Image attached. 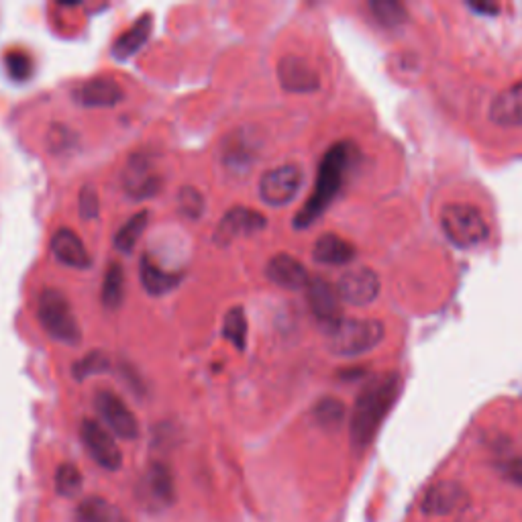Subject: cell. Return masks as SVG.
I'll return each instance as SVG.
<instances>
[{
  "label": "cell",
  "instance_id": "3",
  "mask_svg": "<svg viewBox=\"0 0 522 522\" xmlns=\"http://www.w3.org/2000/svg\"><path fill=\"white\" fill-rule=\"evenodd\" d=\"M445 237L459 249H476L490 237V227L480 208L467 202H447L439 213Z\"/></svg>",
  "mask_w": 522,
  "mask_h": 522
},
{
  "label": "cell",
  "instance_id": "27",
  "mask_svg": "<svg viewBox=\"0 0 522 522\" xmlns=\"http://www.w3.org/2000/svg\"><path fill=\"white\" fill-rule=\"evenodd\" d=\"M370 11L374 19L388 29L400 27L408 21V11L398 0H372Z\"/></svg>",
  "mask_w": 522,
  "mask_h": 522
},
{
  "label": "cell",
  "instance_id": "13",
  "mask_svg": "<svg viewBox=\"0 0 522 522\" xmlns=\"http://www.w3.org/2000/svg\"><path fill=\"white\" fill-rule=\"evenodd\" d=\"M278 80L286 92L310 94L321 88V76L317 68L300 56H284L278 64Z\"/></svg>",
  "mask_w": 522,
  "mask_h": 522
},
{
  "label": "cell",
  "instance_id": "2",
  "mask_svg": "<svg viewBox=\"0 0 522 522\" xmlns=\"http://www.w3.org/2000/svg\"><path fill=\"white\" fill-rule=\"evenodd\" d=\"M353 164V145L339 141L329 147L323 155L317 172V182L312 188L308 200L302 204L300 211L294 217V229L304 231L315 225L333 204L337 194L343 188L345 176Z\"/></svg>",
  "mask_w": 522,
  "mask_h": 522
},
{
  "label": "cell",
  "instance_id": "9",
  "mask_svg": "<svg viewBox=\"0 0 522 522\" xmlns=\"http://www.w3.org/2000/svg\"><path fill=\"white\" fill-rule=\"evenodd\" d=\"M80 439L96 465H100L102 469H109V472H117V469H121L123 453L117 441L113 439V435L102 425L84 419L80 425Z\"/></svg>",
  "mask_w": 522,
  "mask_h": 522
},
{
  "label": "cell",
  "instance_id": "34",
  "mask_svg": "<svg viewBox=\"0 0 522 522\" xmlns=\"http://www.w3.org/2000/svg\"><path fill=\"white\" fill-rule=\"evenodd\" d=\"M502 476H504L510 484L522 488V455L512 457V459H506V461L502 463Z\"/></svg>",
  "mask_w": 522,
  "mask_h": 522
},
{
  "label": "cell",
  "instance_id": "17",
  "mask_svg": "<svg viewBox=\"0 0 522 522\" xmlns=\"http://www.w3.org/2000/svg\"><path fill=\"white\" fill-rule=\"evenodd\" d=\"M266 276L272 284L286 290H302L308 286L310 276L300 259L290 253H276L266 266Z\"/></svg>",
  "mask_w": 522,
  "mask_h": 522
},
{
  "label": "cell",
  "instance_id": "10",
  "mask_svg": "<svg viewBox=\"0 0 522 522\" xmlns=\"http://www.w3.org/2000/svg\"><path fill=\"white\" fill-rule=\"evenodd\" d=\"M382 290L380 276L372 268H351L347 270L339 282H337V292L341 302L349 306H368L372 304Z\"/></svg>",
  "mask_w": 522,
  "mask_h": 522
},
{
  "label": "cell",
  "instance_id": "25",
  "mask_svg": "<svg viewBox=\"0 0 522 522\" xmlns=\"http://www.w3.org/2000/svg\"><path fill=\"white\" fill-rule=\"evenodd\" d=\"M147 486H149V494L155 502H162L164 506H168L174 500V482H172V474L168 472V467L162 463H153L149 469L147 476Z\"/></svg>",
  "mask_w": 522,
  "mask_h": 522
},
{
  "label": "cell",
  "instance_id": "33",
  "mask_svg": "<svg viewBox=\"0 0 522 522\" xmlns=\"http://www.w3.org/2000/svg\"><path fill=\"white\" fill-rule=\"evenodd\" d=\"M78 208H80V217L84 221H92L98 217L100 211V202H98V194L92 186H84L80 190V198H78Z\"/></svg>",
  "mask_w": 522,
  "mask_h": 522
},
{
  "label": "cell",
  "instance_id": "11",
  "mask_svg": "<svg viewBox=\"0 0 522 522\" xmlns=\"http://www.w3.org/2000/svg\"><path fill=\"white\" fill-rule=\"evenodd\" d=\"M266 227H268L266 215H261L247 206H235V208H231V211H227V215L219 221L213 239L217 245L225 247V245H231L239 237L255 235L259 231H264Z\"/></svg>",
  "mask_w": 522,
  "mask_h": 522
},
{
  "label": "cell",
  "instance_id": "28",
  "mask_svg": "<svg viewBox=\"0 0 522 522\" xmlns=\"http://www.w3.org/2000/svg\"><path fill=\"white\" fill-rule=\"evenodd\" d=\"M315 421L325 429H339L345 419V404L339 398L327 396L315 406Z\"/></svg>",
  "mask_w": 522,
  "mask_h": 522
},
{
  "label": "cell",
  "instance_id": "29",
  "mask_svg": "<svg viewBox=\"0 0 522 522\" xmlns=\"http://www.w3.org/2000/svg\"><path fill=\"white\" fill-rule=\"evenodd\" d=\"M107 368H109V357H107V353H102V351H90L88 355H84L82 359H78V361L74 363L72 374H74L76 380L82 382V380H86V378H90V376L107 372Z\"/></svg>",
  "mask_w": 522,
  "mask_h": 522
},
{
  "label": "cell",
  "instance_id": "15",
  "mask_svg": "<svg viewBox=\"0 0 522 522\" xmlns=\"http://www.w3.org/2000/svg\"><path fill=\"white\" fill-rule=\"evenodd\" d=\"M469 504L467 490L453 480L433 484L423 498V512L429 516H449Z\"/></svg>",
  "mask_w": 522,
  "mask_h": 522
},
{
  "label": "cell",
  "instance_id": "30",
  "mask_svg": "<svg viewBox=\"0 0 522 522\" xmlns=\"http://www.w3.org/2000/svg\"><path fill=\"white\" fill-rule=\"evenodd\" d=\"M206 208L204 196L198 188L194 186H182L178 192V211L186 217V219H200Z\"/></svg>",
  "mask_w": 522,
  "mask_h": 522
},
{
  "label": "cell",
  "instance_id": "12",
  "mask_svg": "<svg viewBox=\"0 0 522 522\" xmlns=\"http://www.w3.org/2000/svg\"><path fill=\"white\" fill-rule=\"evenodd\" d=\"M306 300L312 310V315L317 317V321L329 329H333L341 319V298L337 292V286H333L329 280L315 276L310 278L306 286Z\"/></svg>",
  "mask_w": 522,
  "mask_h": 522
},
{
  "label": "cell",
  "instance_id": "26",
  "mask_svg": "<svg viewBox=\"0 0 522 522\" xmlns=\"http://www.w3.org/2000/svg\"><path fill=\"white\" fill-rule=\"evenodd\" d=\"M223 337L235 347V349H245L247 345V317L243 306H233L227 310V315L223 319Z\"/></svg>",
  "mask_w": 522,
  "mask_h": 522
},
{
  "label": "cell",
  "instance_id": "32",
  "mask_svg": "<svg viewBox=\"0 0 522 522\" xmlns=\"http://www.w3.org/2000/svg\"><path fill=\"white\" fill-rule=\"evenodd\" d=\"M7 74L17 82H27L33 76V60L27 51L13 49L5 56Z\"/></svg>",
  "mask_w": 522,
  "mask_h": 522
},
{
  "label": "cell",
  "instance_id": "24",
  "mask_svg": "<svg viewBox=\"0 0 522 522\" xmlns=\"http://www.w3.org/2000/svg\"><path fill=\"white\" fill-rule=\"evenodd\" d=\"M147 223H149V215L147 211H139L135 213L131 219H127L121 229L117 231L115 235V247L117 251L121 253H133L139 237L145 233L147 229Z\"/></svg>",
  "mask_w": 522,
  "mask_h": 522
},
{
  "label": "cell",
  "instance_id": "6",
  "mask_svg": "<svg viewBox=\"0 0 522 522\" xmlns=\"http://www.w3.org/2000/svg\"><path fill=\"white\" fill-rule=\"evenodd\" d=\"M304 182V172L296 164H282L268 170L259 178V198L268 206L282 208L288 206L300 192Z\"/></svg>",
  "mask_w": 522,
  "mask_h": 522
},
{
  "label": "cell",
  "instance_id": "4",
  "mask_svg": "<svg viewBox=\"0 0 522 522\" xmlns=\"http://www.w3.org/2000/svg\"><path fill=\"white\" fill-rule=\"evenodd\" d=\"M386 337V327L378 319H341L327 331V347L337 357H359L374 351Z\"/></svg>",
  "mask_w": 522,
  "mask_h": 522
},
{
  "label": "cell",
  "instance_id": "22",
  "mask_svg": "<svg viewBox=\"0 0 522 522\" xmlns=\"http://www.w3.org/2000/svg\"><path fill=\"white\" fill-rule=\"evenodd\" d=\"M78 520L80 522H129V518L119 506L100 496H90L80 502Z\"/></svg>",
  "mask_w": 522,
  "mask_h": 522
},
{
  "label": "cell",
  "instance_id": "8",
  "mask_svg": "<svg viewBox=\"0 0 522 522\" xmlns=\"http://www.w3.org/2000/svg\"><path fill=\"white\" fill-rule=\"evenodd\" d=\"M94 408L102 423L107 425L117 437L125 441H135L139 437L137 416L115 392L98 390L94 396Z\"/></svg>",
  "mask_w": 522,
  "mask_h": 522
},
{
  "label": "cell",
  "instance_id": "18",
  "mask_svg": "<svg viewBox=\"0 0 522 522\" xmlns=\"http://www.w3.org/2000/svg\"><path fill=\"white\" fill-rule=\"evenodd\" d=\"M490 121L504 129L522 127V78L496 94L490 104Z\"/></svg>",
  "mask_w": 522,
  "mask_h": 522
},
{
  "label": "cell",
  "instance_id": "5",
  "mask_svg": "<svg viewBox=\"0 0 522 522\" xmlns=\"http://www.w3.org/2000/svg\"><path fill=\"white\" fill-rule=\"evenodd\" d=\"M37 319L43 331L64 345H78L82 329L68 296L56 288H45L37 300Z\"/></svg>",
  "mask_w": 522,
  "mask_h": 522
},
{
  "label": "cell",
  "instance_id": "31",
  "mask_svg": "<svg viewBox=\"0 0 522 522\" xmlns=\"http://www.w3.org/2000/svg\"><path fill=\"white\" fill-rule=\"evenodd\" d=\"M82 488V474L74 463H62L56 472V490L64 498H74Z\"/></svg>",
  "mask_w": 522,
  "mask_h": 522
},
{
  "label": "cell",
  "instance_id": "21",
  "mask_svg": "<svg viewBox=\"0 0 522 522\" xmlns=\"http://www.w3.org/2000/svg\"><path fill=\"white\" fill-rule=\"evenodd\" d=\"M141 282H143V288L151 294V296H164L168 294L172 288L178 286V282L182 280L180 274H174V272H168L164 270L162 266L155 264L153 259H149L147 255L141 259Z\"/></svg>",
  "mask_w": 522,
  "mask_h": 522
},
{
  "label": "cell",
  "instance_id": "19",
  "mask_svg": "<svg viewBox=\"0 0 522 522\" xmlns=\"http://www.w3.org/2000/svg\"><path fill=\"white\" fill-rule=\"evenodd\" d=\"M355 257H357L355 245L335 233L321 235L315 241V245H312V259L321 266H347Z\"/></svg>",
  "mask_w": 522,
  "mask_h": 522
},
{
  "label": "cell",
  "instance_id": "7",
  "mask_svg": "<svg viewBox=\"0 0 522 522\" xmlns=\"http://www.w3.org/2000/svg\"><path fill=\"white\" fill-rule=\"evenodd\" d=\"M121 184L131 200H147L155 194H160L164 180L158 172V166H155L149 155L135 153L123 170Z\"/></svg>",
  "mask_w": 522,
  "mask_h": 522
},
{
  "label": "cell",
  "instance_id": "1",
  "mask_svg": "<svg viewBox=\"0 0 522 522\" xmlns=\"http://www.w3.org/2000/svg\"><path fill=\"white\" fill-rule=\"evenodd\" d=\"M404 382L396 372H382L372 376L355 398L351 419H349V439L355 451H363L372 445L390 410L402 394Z\"/></svg>",
  "mask_w": 522,
  "mask_h": 522
},
{
  "label": "cell",
  "instance_id": "16",
  "mask_svg": "<svg viewBox=\"0 0 522 522\" xmlns=\"http://www.w3.org/2000/svg\"><path fill=\"white\" fill-rule=\"evenodd\" d=\"M51 253L60 261L62 266L74 268V270H88L92 266V257L80 239L78 233H74L68 227H62L54 233L49 243Z\"/></svg>",
  "mask_w": 522,
  "mask_h": 522
},
{
  "label": "cell",
  "instance_id": "35",
  "mask_svg": "<svg viewBox=\"0 0 522 522\" xmlns=\"http://www.w3.org/2000/svg\"><path fill=\"white\" fill-rule=\"evenodd\" d=\"M469 7L482 15H496L500 11V7L496 3H490V0H474V3H469Z\"/></svg>",
  "mask_w": 522,
  "mask_h": 522
},
{
  "label": "cell",
  "instance_id": "23",
  "mask_svg": "<svg viewBox=\"0 0 522 522\" xmlns=\"http://www.w3.org/2000/svg\"><path fill=\"white\" fill-rule=\"evenodd\" d=\"M100 298H102V306L111 312L121 308V304L125 300V270L119 261H111V264L107 266V272H104V280H102Z\"/></svg>",
  "mask_w": 522,
  "mask_h": 522
},
{
  "label": "cell",
  "instance_id": "14",
  "mask_svg": "<svg viewBox=\"0 0 522 522\" xmlns=\"http://www.w3.org/2000/svg\"><path fill=\"white\" fill-rule=\"evenodd\" d=\"M125 92L115 78L96 76L74 90V100L86 109H111L123 102Z\"/></svg>",
  "mask_w": 522,
  "mask_h": 522
},
{
  "label": "cell",
  "instance_id": "20",
  "mask_svg": "<svg viewBox=\"0 0 522 522\" xmlns=\"http://www.w3.org/2000/svg\"><path fill=\"white\" fill-rule=\"evenodd\" d=\"M153 29V17L151 15H143L139 17L123 35H119V39L113 43V56L119 62H125L129 58H133L137 51L147 43L149 35Z\"/></svg>",
  "mask_w": 522,
  "mask_h": 522
}]
</instances>
